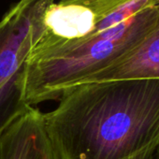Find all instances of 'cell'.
Here are the masks:
<instances>
[{
    "instance_id": "obj_1",
    "label": "cell",
    "mask_w": 159,
    "mask_h": 159,
    "mask_svg": "<svg viewBox=\"0 0 159 159\" xmlns=\"http://www.w3.org/2000/svg\"><path fill=\"white\" fill-rule=\"evenodd\" d=\"M44 114L58 159H126L159 145V79L86 83Z\"/></svg>"
},
{
    "instance_id": "obj_5",
    "label": "cell",
    "mask_w": 159,
    "mask_h": 159,
    "mask_svg": "<svg viewBox=\"0 0 159 159\" xmlns=\"http://www.w3.org/2000/svg\"><path fill=\"white\" fill-rule=\"evenodd\" d=\"M158 152H159V145H152L126 159H156Z\"/></svg>"
},
{
    "instance_id": "obj_2",
    "label": "cell",
    "mask_w": 159,
    "mask_h": 159,
    "mask_svg": "<svg viewBox=\"0 0 159 159\" xmlns=\"http://www.w3.org/2000/svg\"><path fill=\"white\" fill-rule=\"evenodd\" d=\"M56 0H17L0 19V134L31 108L25 71L43 17Z\"/></svg>"
},
{
    "instance_id": "obj_4",
    "label": "cell",
    "mask_w": 159,
    "mask_h": 159,
    "mask_svg": "<svg viewBox=\"0 0 159 159\" xmlns=\"http://www.w3.org/2000/svg\"><path fill=\"white\" fill-rule=\"evenodd\" d=\"M134 79H159V17L152 31L128 55L82 84Z\"/></svg>"
},
{
    "instance_id": "obj_3",
    "label": "cell",
    "mask_w": 159,
    "mask_h": 159,
    "mask_svg": "<svg viewBox=\"0 0 159 159\" xmlns=\"http://www.w3.org/2000/svg\"><path fill=\"white\" fill-rule=\"evenodd\" d=\"M0 159H58L39 109L32 107L0 134Z\"/></svg>"
},
{
    "instance_id": "obj_6",
    "label": "cell",
    "mask_w": 159,
    "mask_h": 159,
    "mask_svg": "<svg viewBox=\"0 0 159 159\" xmlns=\"http://www.w3.org/2000/svg\"><path fill=\"white\" fill-rule=\"evenodd\" d=\"M156 159H159V152H158V153H157V156H156Z\"/></svg>"
}]
</instances>
